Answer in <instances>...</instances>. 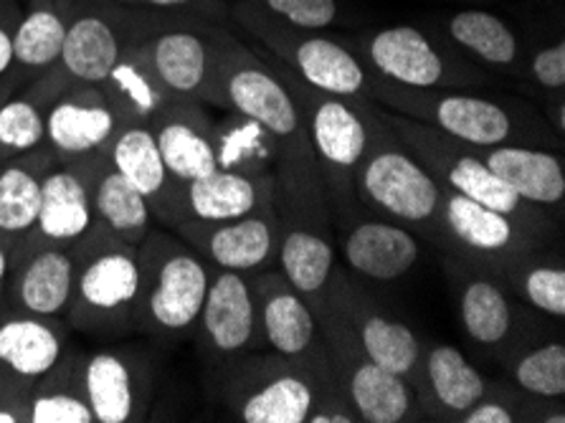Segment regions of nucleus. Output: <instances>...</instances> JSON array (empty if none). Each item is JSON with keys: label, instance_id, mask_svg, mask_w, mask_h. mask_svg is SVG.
I'll return each mask as SVG.
<instances>
[{"label": "nucleus", "instance_id": "36", "mask_svg": "<svg viewBox=\"0 0 565 423\" xmlns=\"http://www.w3.org/2000/svg\"><path fill=\"white\" fill-rule=\"evenodd\" d=\"M498 279L541 313L565 317V269L555 256H543L535 248L500 272Z\"/></svg>", "mask_w": 565, "mask_h": 423}, {"label": "nucleus", "instance_id": "27", "mask_svg": "<svg viewBox=\"0 0 565 423\" xmlns=\"http://www.w3.org/2000/svg\"><path fill=\"white\" fill-rule=\"evenodd\" d=\"M414 391L422 403L424 419L459 421L475 403L484 399L490 383L484 376L451 345L424 348L414 376Z\"/></svg>", "mask_w": 565, "mask_h": 423}, {"label": "nucleus", "instance_id": "15", "mask_svg": "<svg viewBox=\"0 0 565 423\" xmlns=\"http://www.w3.org/2000/svg\"><path fill=\"white\" fill-rule=\"evenodd\" d=\"M324 307L361 342L365 356L381 368L414 381L424 345L406 322H401L375 302L342 266H332Z\"/></svg>", "mask_w": 565, "mask_h": 423}, {"label": "nucleus", "instance_id": "35", "mask_svg": "<svg viewBox=\"0 0 565 423\" xmlns=\"http://www.w3.org/2000/svg\"><path fill=\"white\" fill-rule=\"evenodd\" d=\"M449 39L484 64L515 68L520 62V43L515 31L498 15L487 11H459L447 23Z\"/></svg>", "mask_w": 565, "mask_h": 423}, {"label": "nucleus", "instance_id": "1", "mask_svg": "<svg viewBox=\"0 0 565 423\" xmlns=\"http://www.w3.org/2000/svg\"><path fill=\"white\" fill-rule=\"evenodd\" d=\"M218 383L242 423H361L335 381L271 350L224 360Z\"/></svg>", "mask_w": 565, "mask_h": 423}, {"label": "nucleus", "instance_id": "18", "mask_svg": "<svg viewBox=\"0 0 565 423\" xmlns=\"http://www.w3.org/2000/svg\"><path fill=\"white\" fill-rule=\"evenodd\" d=\"M72 284L74 248L31 231L11 246L0 305L19 309V313L64 319L68 299H72Z\"/></svg>", "mask_w": 565, "mask_h": 423}, {"label": "nucleus", "instance_id": "28", "mask_svg": "<svg viewBox=\"0 0 565 423\" xmlns=\"http://www.w3.org/2000/svg\"><path fill=\"white\" fill-rule=\"evenodd\" d=\"M107 160L150 203L156 221L170 229L178 221L181 183L170 178L148 125H125L107 148Z\"/></svg>", "mask_w": 565, "mask_h": 423}, {"label": "nucleus", "instance_id": "41", "mask_svg": "<svg viewBox=\"0 0 565 423\" xmlns=\"http://www.w3.org/2000/svg\"><path fill=\"white\" fill-rule=\"evenodd\" d=\"M533 80L547 92H563L565 86V41H555L541 49L530 64Z\"/></svg>", "mask_w": 565, "mask_h": 423}, {"label": "nucleus", "instance_id": "46", "mask_svg": "<svg viewBox=\"0 0 565 423\" xmlns=\"http://www.w3.org/2000/svg\"><path fill=\"white\" fill-rule=\"evenodd\" d=\"M21 3L25 8H31V6H46V3H51V0H21Z\"/></svg>", "mask_w": 565, "mask_h": 423}, {"label": "nucleus", "instance_id": "6", "mask_svg": "<svg viewBox=\"0 0 565 423\" xmlns=\"http://www.w3.org/2000/svg\"><path fill=\"white\" fill-rule=\"evenodd\" d=\"M353 191L367 213L431 239L444 188L393 133L379 107H373L371 135L358 162Z\"/></svg>", "mask_w": 565, "mask_h": 423}, {"label": "nucleus", "instance_id": "21", "mask_svg": "<svg viewBox=\"0 0 565 423\" xmlns=\"http://www.w3.org/2000/svg\"><path fill=\"white\" fill-rule=\"evenodd\" d=\"M122 119L97 84H68L46 107V148L58 162L107 152Z\"/></svg>", "mask_w": 565, "mask_h": 423}, {"label": "nucleus", "instance_id": "42", "mask_svg": "<svg viewBox=\"0 0 565 423\" xmlns=\"http://www.w3.org/2000/svg\"><path fill=\"white\" fill-rule=\"evenodd\" d=\"M23 13L19 0H0V80H3L13 59V29Z\"/></svg>", "mask_w": 565, "mask_h": 423}, {"label": "nucleus", "instance_id": "32", "mask_svg": "<svg viewBox=\"0 0 565 423\" xmlns=\"http://www.w3.org/2000/svg\"><path fill=\"white\" fill-rule=\"evenodd\" d=\"M56 158L49 148L0 162V239L8 246L36 229L41 183Z\"/></svg>", "mask_w": 565, "mask_h": 423}, {"label": "nucleus", "instance_id": "14", "mask_svg": "<svg viewBox=\"0 0 565 423\" xmlns=\"http://www.w3.org/2000/svg\"><path fill=\"white\" fill-rule=\"evenodd\" d=\"M361 62L385 80L418 89L477 86L484 76L465 59L449 54L414 25H391L355 41Z\"/></svg>", "mask_w": 565, "mask_h": 423}, {"label": "nucleus", "instance_id": "33", "mask_svg": "<svg viewBox=\"0 0 565 423\" xmlns=\"http://www.w3.org/2000/svg\"><path fill=\"white\" fill-rule=\"evenodd\" d=\"M84 352L66 348L29 395V423H94L84 391Z\"/></svg>", "mask_w": 565, "mask_h": 423}, {"label": "nucleus", "instance_id": "44", "mask_svg": "<svg viewBox=\"0 0 565 423\" xmlns=\"http://www.w3.org/2000/svg\"><path fill=\"white\" fill-rule=\"evenodd\" d=\"M84 3H87V0H51V6H54L56 11L64 15V19H68V15H74Z\"/></svg>", "mask_w": 565, "mask_h": 423}, {"label": "nucleus", "instance_id": "20", "mask_svg": "<svg viewBox=\"0 0 565 423\" xmlns=\"http://www.w3.org/2000/svg\"><path fill=\"white\" fill-rule=\"evenodd\" d=\"M84 391L94 423H137L156 395L152 368L132 350H97L84 358Z\"/></svg>", "mask_w": 565, "mask_h": 423}, {"label": "nucleus", "instance_id": "26", "mask_svg": "<svg viewBox=\"0 0 565 423\" xmlns=\"http://www.w3.org/2000/svg\"><path fill=\"white\" fill-rule=\"evenodd\" d=\"M105 160V152L79 160L54 162L41 183V209L36 219L39 236L56 244H76L92 229V183Z\"/></svg>", "mask_w": 565, "mask_h": 423}, {"label": "nucleus", "instance_id": "7", "mask_svg": "<svg viewBox=\"0 0 565 423\" xmlns=\"http://www.w3.org/2000/svg\"><path fill=\"white\" fill-rule=\"evenodd\" d=\"M142 274L140 332L181 340L199 322L213 266L170 229H152L137 246Z\"/></svg>", "mask_w": 565, "mask_h": 423}, {"label": "nucleus", "instance_id": "34", "mask_svg": "<svg viewBox=\"0 0 565 423\" xmlns=\"http://www.w3.org/2000/svg\"><path fill=\"white\" fill-rule=\"evenodd\" d=\"M97 86L105 92L122 125H148L168 102H173L166 86L158 82V76L145 62L137 43L125 51L122 59L113 66V72L107 74V80Z\"/></svg>", "mask_w": 565, "mask_h": 423}, {"label": "nucleus", "instance_id": "16", "mask_svg": "<svg viewBox=\"0 0 565 423\" xmlns=\"http://www.w3.org/2000/svg\"><path fill=\"white\" fill-rule=\"evenodd\" d=\"M249 282L264 348L335 381L315 309L287 282V276L271 266L249 274Z\"/></svg>", "mask_w": 565, "mask_h": 423}, {"label": "nucleus", "instance_id": "4", "mask_svg": "<svg viewBox=\"0 0 565 423\" xmlns=\"http://www.w3.org/2000/svg\"><path fill=\"white\" fill-rule=\"evenodd\" d=\"M205 105L228 109L262 127L277 148L274 158H315L292 92L259 51L226 29H218L216 64Z\"/></svg>", "mask_w": 565, "mask_h": 423}, {"label": "nucleus", "instance_id": "11", "mask_svg": "<svg viewBox=\"0 0 565 423\" xmlns=\"http://www.w3.org/2000/svg\"><path fill=\"white\" fill-rule=\"evenodd\" d=\"M168 19L178 15L140 11L113 0H87L66 19L62 56L49 74L62 86L105 82L125 51Z\"/></svg>", "mask_w": 565, "mask_h": 423}, {"label": "nucleus", "instance_id": "9", "mask_svg": "<svg viewBox=\"0 0 565 423\" xmlns=\"http://www.w3.org/2000/svg\"><path fill=\"white\" fill-rule=\"evenodd\" d=\"M385 123L393 127L406 148L424 162L444 191L461 193L472 201L508 213L512 219L533 223V226L553 229L551 213L537 209V205L522 201V198L504 186L494 172L484 166L477 155V148L449 137L429 125L414 123V119L401 117L396 112H383Z\"/></svg>", "mask_w": 565, "mask_h": 423}, {"label": "nucleus", "instance_id": "17", "mask_svg": "<svg viewBox=\"0 0 565 423\" xmlns=\"http://www.w3.org/2000/svg\"><path fill=\"white\" fill-rule=\"evenodd\" d=\"M221 25L201 19H168L137 41L145 62L173 99H209Z\"/></svg>", "mask_w": 565, "mask_h": 423}, {"label": "nucleus", "instance_id": "40", "mask_svg": "<svg viewBox=\"0 0 565 423\" xmlns=\"http://www.w3.org/2000/svg\"><path fill=\"white\" fill-rule=\"evenodd\" d=\"M119 6L140 8V11L162 13V15H178V19H201V21H216L226 15L224 0H113Z\"/></svg>", "mask_w": 565, "mask_h": 423}, {"label": "nucleus", "instance_id": "2", "mask_svg": "<svg viewBox=\"0 0 565 423\" xmlns=\"http://www.w3.org/2000/svg\"><path fill=\"white\" fill-rule=\"evenodd\" d=\"M271 176L279 221L277 266L317 315L335 266L328 188L315 158H274Z\"/></svg>", "mask_w": 565, "mask_h": 423}, {"label": "nucleus", "instance_id": "37", "mask_svg": "<svg viewBox=\"0 0 565 423\" xmlns=\"http://www.w3.org/2000/svg\"><path fill=\"white\" fill-rule=\"evenodd\" d=\"M46 148V107L29 92L0 102V162Z\"/></svg>", "mask_w": 565, "mask_h": 423}, {"label": "nucleus", "instance_id": "10", "mask_svg": "<svg viewBox=\"0 0 565 423\" xmlns=\"http://www.w3.org/2000/svg\"><path fill=\"white\" fill-rule=\"evenodd\" d=\"M234 19L262 43V49L277 56L307 84L322 92L340 94V97L371 99L367 66L355 51L342 46L335 39L312 36V31L295 29V25L271 15L256 0L238 3L234 8Z\"/></svg>", "mask_w": 565, "mask_h": 423}, {"label": "nucleus", "instance_id": "30", "mask_svg": "<svg viewBox=\"0 0 565 423\" xmlns=\"http://www.w3.org/2000/svg\"><path fill=\"white\" fill-rule=\"evenodd\" d=\"M92 229L130 246H140L156 229L150 203L109 166L107 152L92 183Z\"/></svg>", "mask_w": 565, "mask_h": 423}, {"label": "nucleus", "instance_id": "22", "mask_svg": "<svg viewBox=\"0 0 565 423\" xmlns=\"http://www.w3.org/2000/svg\"><path fill=\"white\" fill-rule=\"evenodd\" d=\"M195 327L201 332V345L218 362L262 350L249 274L213 266L209 295Z\"/></svg>", "mask_w": 565, "mask_h": 423}, {"label": "nucleus", "instance_id": "23", "mask_svg": "<svg viewBox=\"0 0 565 423\" xmlns=\"http://www.w3.org/2000/svg\"><path fill=\"white\" fill-rule=\"evenodd\" d=\"M148 127L175 183L185 186L218 168V129L203 102H168Z\"/></svg>", "mask_w": 565, "mask_h": 423}, {"label": "nucleus", "instance_id": "38", "mask_svg": "<svg viewBox=\"0 0 565 423\" xmlns=\"http://www.w3.org/2000/svg\"><path fill=\"white\" fill-rule=\"evenodd\" d=\"M512 383L535 399L561 401L565 395V345L545 342L520 356L512 366Z\"/></svg>", "mask_w": 565, "mask_h": 423}, {"label": "nucleus", "instance_id": "31", "mask_svg": "<svg viewBox=\"0 0 565 423\" xmlns=\"http://www.w3.org/2000/svg\"><path fill=\"white\" fill-rule=\"evenodd\" d=\"M459 274V315L469 338L484 348H502L515 335V307L504 284L490 272Z\"/></svg>", "mask_w": 565, "mask_h": 423}, {"label": "nucleus", "instance_id": "25", "mask_svg": "<svg viewBox=\"0 0 565 423\" xmlns=\"http://www.w3.org/2000/svg\"><path fill=\"white\" fill-rule=\"evenodd\" d=\"M340 248L355 274L373 282H396L422 256L416 233L396 221L361 211L338 221Z\"/></svg>", "mask_w": 565, "mask_h": 423}, {"label": "nucleus", "instance_id": "39", "mask_svg": "<svg viewBox=\"0 0 565 423\" xmlns=\"http://www.w3.org/2000/svg\"><path fill=\"white\" fill-rule=\"evenodd\" d=\"M256 3L285 23L305 31L328 29L340 13L338 0H256Z\"/></svg>", "mask_w": 565, "mask_h": 423}, {"label": "nucleus", "instance_id": "24", "mask_svg": "<svg viewBox=\"0 0 565 423\" xmlns=\"http://www.w3.org/2000/svg\"><path fill=\"white\" fill-rule=\"evenodd\" d=\"M269 203H274V176L267 166H218L181 188L175 223L228 221Z\"/></svg>", "mask_w": 565, "mask_h": 423}, {"label": "nucleus", "instance_id": "8", "mask_svg": "<svg viewBox=\"0 0 565 423\" xmlns=\"http://www.w3.org/2000/svg\"><path fill=\"white\" fill-rule=\"evenodd\" d=\"M371 99L385 105L401 117L429 125L439 133L457 137L461 142L490 148V145H527L535 140L520 125L515 112L498 99L449 89H418L396 84L367 68Z\"/></svg>", "mask_w": 565, "mask_h": 423}, {"label": "nucleus", "instance_id": "19", "mask_svg": "<svg viewBox=\"0 0 565 423\" xmlns=\"http://www.w3.org/2000/svg\"><path fill=\"white\" fill-rule=\"evenodd\" d=\"M170 231L218 269L254 274L277 266L279 221L274 203L228 221H181Z\"/></svg>", "mask_w": 565, "mask_h": 423}, {"label": "nucleus", "instance_id": "3", "mask_svg": "<svg viewBox=\"0 0 565 423\" xmlns=\"http://www.w3.org/2000/svg\"><path fill=\"white\" fill-rule=\"evenodd\" d=\"M256 51H259L264 62L274 66V72L292 92L299 115L305 119L315 162L320 168L324 188H328L332 221L350 219V215L365 211L355 198L353 178L358 162L365 152L367 135H371V115L375 102L340 97V94L317 89V86L307 84L302 76H297L292 68L281 64L277 56H271L267 49Z\"/></svg>", "mask_w": 565, "mask_h": 423}, {"label": "nucleus", "instance_id": "45", "mask_svg": "<svg viewBox=\"0 0 565 423\" xmlns=\"http://www.w3.org/2000/svg\"><path fill=\"white\" fill-rule=\"evenodd\" d=\"M553 125H555V133L565 135V102L558 92V102H555V109H553Z\"/></svg>", "mask_w": 565, "mask_h": 423}, {"label": "nucleus", "instance_id": "5", "mask_svg": "<svg viewBox=\"0 0 565 423\" xmlns=\"http://www.w3.org/2000/svg\"><path fill=\"white\" fill-rule=\"evenodd\" d=\"M72 248L74 284L66 327L92 338L140 332L142 274L137 246L89 229Z\"/></svg>", "mask_w": 565, "mask_h": 423}, {"label": "nucleus", "instance_id": "12", "mask_svg": "<svg viewBox=\"0 0 565 423\" xmlns=\"http://www.w3.org/2000/svg\"><path fill=\"white\" fill-rule=\"evenodd\" d=\"M547 236L551 229L518 221L454 191H444L431 231L434 244L494 276L518 258L543 248Z\"/></svg>", "mask_w": 565, "mask_h": 423}, {"label": "nucleus", "instance_id": "13", "mask_svg": "<svg viewBox=\"0 0 565 423\" xmlns=\"http://www.w3.org/2000/svg\"><path fill=\"white\" fill-rule=\"evenodd\" d=\"M317 322L328 345L332 376L361 423L424 421L422 403L406 378L391 373L367 358L353 332L324 305L317 313Z\"/></svg>", "mask_w": 565, "mask_h": 423}, {"label": "nucleus", "instance_id": "29", "mask_svg": "<svg viewBox=\"0 0 565 423\" xmlns=\"http://www.w3.org/2000/svg\"><path fill=\"white\" fill-rule=\"evenodd\" d=\"M477 155L522 201L533 203L551 215L555 213L561 219L565 201V170L558 155L533 148V145L510 142L477 148Z\"/></svg>", "mask_w": 565, "mask_h": 423}, {"label": "nucleus", "instance_id": "43", "mask_svg": "<svg viewBox=\"0 0 565 423\" xmlns=\"http://www.w3.org/2000/svg\"><path fill=\"white\" fill-rule=\"evenodd\" d=\"M8 258H11V246L0 239V302H3L6 279H8Z\"/></svg>", "mask_w": 565, "mask_h": 423}]
</instances>
